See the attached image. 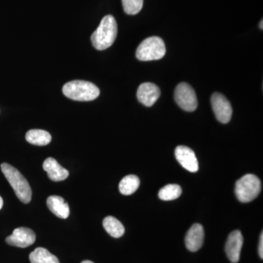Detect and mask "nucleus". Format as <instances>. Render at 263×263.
I'll use <instances>...</instances> for the list:
<instances>
[{"label":"nucleus","instance_id":"nucleus-12","mask_svg":"<svg viewBox=\"0 0 263 263\" xmlns=\"http://www.w3.org/2000/svg\"><path fill=\"white\" fill-rule=\"evenodd\" d=\"M204 230L201 224H194L185 237V245L190 252H195L203 245Z\"/></svg>","mask_w":263,"mask_h":263},{"label":"nucleus","instance_id":"nucleus-2","mask_svg":"<svg viewBox=\"0 0 263 263\" xmlns=\"http://www.w3.org/2000/svg\"><path fill=\"white\" fill-rule=\"evenodd\" d=\"M1 170L19 200L24 203H29L32 200V189L23 175L13 166L5 162L1 164Z\"/></svg>","mask_w":263,"mask_h":263},{"label":"nucleus","instance_id":"nucleus-4","mask_svg":"<svg viewBox=\"0 0 263 263\" xmlns=\"http://www.w3.org/2000/svg\"><path fill=\"white\" fill-rule=\"evenodd\" d=\"M166 48L163 40L159 37L146 38L139 45L136 51V57L141 61L159 60L165 55Z\"/></svg>","mask_w":263,"mask_h":263},{"label":"nucleus","instance_id":"nucleus-7","mask_svg":"<svg viewBox=\"0 0 263 263\" xmlns=\"http://www.w3.org/2000/svg\"><path fill=\"white\" fill-rule=\"evenodd\" d=\"M212 105L217 120L222 124H228L233 114V108L228 99L220 93H214L212 97Z\"/></svg>","mask_w":263,"mask_h":263},{"label":"nucleus","instance_id":"nucleus-19","mask_svg":"<svg viewBox=\"0 0 263 263\" xmlns=\"http://www.w3.org/2000/svg\"><path fill=\"white\" fill-rule=\"evenodd\" d=\"M182 193L181 186L178 184H167L159 192V197L162 200L169 201L179 198Z\"/></svg>","mask_w":263,"mask_h":263},{"label":"nucleus","instance_id":"nucleus-18","mask_svg":"<svg viewBox=\"0 0 263 263\" xmlns=\"http://www.w3.org/2000/svg\"><path fill=\"white\" fill-rule=\"evenodd\" d=\"M139 186V178L136 175H128L119 183V191L122 195H130L137 191Z\"/></svg>","mask_w":263,"mask_h":263},{"label":"nucleus","instance_id":"nucleus-17","mask_svg":"<svg viewBox=\"0 0 263 263\" xmlns=\"http://www.w3.org/2000/svg\"><path fill=\"white\" fill-rule=\"evenodd\" d=\"M31 263H60L56 256L42 247L34 249L29 254Z\"/></svg>","mask_w":263,"mask_h":263},{"label":"nucleus","instance_id":"nucleus-5","mask_svg":"<svg viewBox=\"0 0 263 263\" xmlns=\"http://www.w3.org/2000/svg\"><path fill=\"white\" fill-rule=\"evenodd\" d=\"M261 191V181L253 174H247L235 183V195L241 202L252 201Z\"/></svg>","mask_w":263,"mask_h":263},{"label":"nucleus","instance_id":"nucleus-23","mask_svg":"<svg viewBox=\"0 0 263 263\" xmlns=\"http://www.w3.org/2000/svg\"><path fill=\"white\" fill-rule=\"evenodd\" d=\"M81 263H95V262H91V261H90V260H84V261H83V262Z\"/></svg>","mask_w":263,"mask_h":263},{"label":"nucleus","instance_id":"nucleus-14","mask_svg":"<svg viewBox=\"0 0 263 263\" xmlns=\"http://www.w3.org/2000/svg\"><path fill=\"white\" fill-rule=\"evenodd\" d=\"M47 206L49 210L57 217L67 219L70 215V207L63 197L53 195L48 197Z\"/></svg>","mask_w":263,"mask_h":263},{"label":"nucleus","instance_id":"nucleus-24","mask_svg":"<svg viewBox=\"0 0 263 263\" xmlns=\"http://www.w3.org/2000/svg\"><path fill=\"white\" fill-rule=\"evenodd\" d=\"M262 20L261 21V22H260V24H259V27H260V29H262L263 27H262Z\"/></svg>","mask_w":263,"mask_h":263},{"label":"nucleus","instance_id":"nucleus-10","mask_svg":"<svg viewBox=\"0 0 263 263\" xmlns=\"http://www.w3.org/2000/svg\"><path fill=\"white\" fill-rule=\"evenodd\" d=\"M243 238L239 230L232 232L228 236L226 245V252L232 263L238 262L243 247Z\"/></svg>","mask_w":263,"mask_h":263},{"label":"nucleus","instance_id":"nucleus-22","mask_svg":"<svg viewBox=\"0 0 263 263\" xmlns=\"http://www.w3.org/2000/svg\"><path fill=\"white\" fill-rule=\"evenodd\" d=\"M3 206V199L2 198V197L0 196V210H1Z\"/></svg>","mask_w":263,"mask_h":263},{"label":"nucleus","instance_id":"nucleus-8","mask_svg":"<svg viewBox=\"0 0 263 263\" xmlns=\"http://www.w3.org/2000/svg\"><path fill=\"white\" fill-rule=\"evenodd\" d=\"M36 240V235L28 228H18L13 230L12 235L6 238V243L13 247L26 248L32 245Z\"/></svg>","mask_w":263,"mask_h":263},{"label":"nucleus","instance_id":"nucleus-13","mask_svg":"<svg viewBox=\"0 0 263 263\" xmlns=\"http://www.w3.org/2000/svg\"><path fill=\"white\" fill-rule=\"evenodd\" d=\"M43 167L51 181H62L68 178V171L62 167L54 158L48 157L43 162Z\"/></svg>","mask_w":263,"mask_h":263},{"label":"nucleus","instance_id":"nucleus-3","mask_svg":"<svg viewBox=\"0 0 263 263\" xmlns=\"http://www.w3.org/2000/svg\"><path fill=\"white\" fill-rule=\"evenodd\" d=\"M62 91L67 98L76 101H92L100 93L98 86L93 83L80 80L67 83L64 85Z\"/></svg>","mask_w":263,"mask_h":263},{"label":"nucleus","instance_id":"nucleus-9","mask_svg":"<svg viewBox=\"0 0 263 263\" xmlns=\"http://www.w3.org/2000/svg\"><path fill=\"white\" fill-rule=\"evenodd\" d=\"M176 160L183 168L191 173L198 171V161L193 149L187 146H179L175 150Z\"/></svg>","mask_w":263,"mask_h":263},{"label":"nucleus","instance_id":"nucleus-15","mask_svg":"<svg viewBox=\"0 0 263 263\" xmlns=\"http://www.w3.org/2000/svg\"><path fill=\"white\" fill-rule=\"evenodd\" d=\"M26 140L36 146H46L51 141V136L43 129H31L26 134Z\"/></svg>","mask_w":263,"mask_h":263},{"label":"nucleus","instance_id":"nucleus-21","mask_svg":"<svg viewBox=\"0 0 263 263\" xmlns=\"http://www.w3.org/2000/svg\"><path fill=\"white\" fill-rule=\"evenodd\" d=\"M259 255L261 259L263 258V233H261L259 243Z\"/></svg>","mask_w":263,"mask_h":263},{"label":"nucleus","instance_id":"nucleus-20","mask_svg":"<svg viewBox=\"0 0 263 263\" xmlns=\"http://www.w3.org/2000/svg\"><path fill=\"white\" fill-rule=\"evenodd\" d=\"M124 12L128 15H136L143 8V0H122Z\"/></svg>","mask_w":263,"mask_h":263},{"label":"nucleus","instance_id":"nucleus-16","mask_svg":"<svg viewBox=\"0 0 263 263\" xmlns=\"http://www.w3.org/2000/svg\"><path fill=\"white\" fill-rule=\"evenodd\" d=\"M103 224L107 233L115 238H121L125 232L122 222L114 216H106L104 219Z\"/></svg>","mask_w":263,"mask_h":263},{"label":"nucleus","instance_id":"nucleus-11","mask_svg":"<svg viewBox=\"0 0 263 263\" xmlns=\"http://www.w3.org/2000/svg\"><path fill=\"white\" fill-rule=\"evenodd\" d=\"M160 88L152 83H143L138 87L137 98L145 106L151 107L160 98Z\"/></svg>","mask_w":263,"mask_h":263},{"label":"nucleus","instance_id":"nucleus-1","mask_svg":"<svg viewBox=\"0 0 263 263\" xmlns=\"http://www.w3.org/2000/svg\"><path fill=\"white\" fill-rule=\"evenodd\" d=\"M117 33L118 26L115 18L111 15H105L91 35L93 46L99 51L107 49L115 42Z\"/></svg>","mask_w":263,"mask_h":263},{"label":"nucleus","instance_id":"nucleus-6","mask_svg":"<svg viewBox=\"0 0 263 263\" xmlns=\"http://www.w3.org/2000/svg\"><path fill=\"white\" fill-rule=\"evenodd\" d=\"M174 98L178 105L185 111H195L198 105L195 90L186 83L178 85L175 89Z\"/></svg>","mask_w":263,"mask_h":263}]
</instances>
